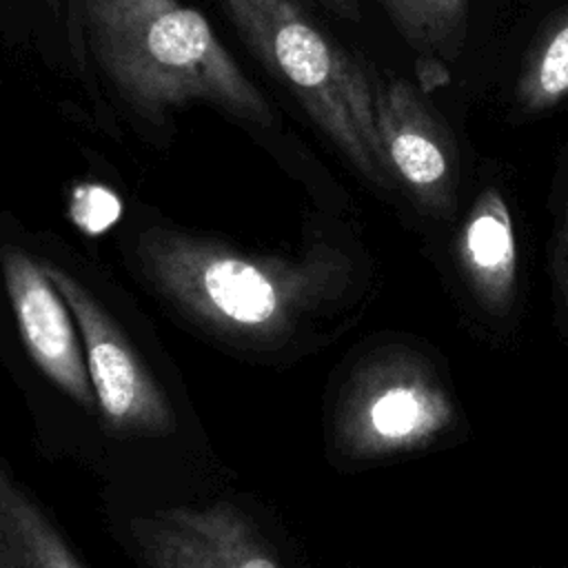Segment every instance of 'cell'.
Masks as SVG:
<instances>
[{
	"mask_svg": "<svg viewBox=\"0 0 568 568\" xmlns=\"http://www.w3.org/2000/svg\"><path fill=\"white\" fill-rule=\"evenodd\" d=\"M135 255L144 275L191 322L244 348L293 346L322 320L351 311L371 286L355 257L331 242L282 260L146 229Z\"/></svg>",
	"mask_w": 568,
	"mask_h": 568,
	"instance_id": "6da1fadb",
	"label": "cell"
},
{
	"mask_svg": "<svg viewBox=\"0 0 568 568\" xmlns=\"http://www.w3.org/2000/svg\"><path fill=\"white\" fill-rule=\"evenodd\" d=\"M87 44L118 98L142 120L162 124L195 102L271 126L262 91L184 0H80Z\"/></svg>",
	"mask_w": 568,
	"mask_h": 568,
	"instance_id": "7a4b0ae2",
	"label": "cell"
},
{
	"mask_svg": "<svg viewBox=\"0 0 568 568\" xmlns=\"http://www.w3.org/2000/svg\"><path fill=\"white\" fill-rule=\"evenodd\" d=\"M466 433L450 371L424 339L377 335L344 368L331 408V446L342 459H406L448 448Z\"/></svg>",
	"mask_w": 568,
	"mask_h": 568,
	"instance_id": "3957f363",
	"label": "cell"
},
{
	"mask_svg": "<svg viewBox=\"0 0 568 568\" xmlns=\"http://www.w3.org/2000/svg\"><path fill=\"white\" fill-rule=\"evenodd\" d=\"M244 42L297 98L313 124L384 191L395 182L375 120L373 80L295 0H217Z\"/></svg>",
	"mask_w": 568,
	"mask_h": 568,
	"instance_id": "277c9868",
	"label": "cell"
},
{
	"mask_svg": "<svg viewBox=\"0 0 568 568\" xmlns=\"http://www.w3.org/2000/svg\"><path fill=\"white\" fill-rule=\"evenodd\" d=\"M64 297L82 339L98 415L122 437L166 439L180 430L178 413L151 364L106 302L64 264L40 257Z\"/></svg>",
	"mask_w": 568,
	"mask_h": 568,
	"instance_id": "5b68a950",
	"label": "cell"
},
{
	"mask_svg": "<svg viewBox=\"0 0 568 568\" xmlns=\"http://www.w3.org/2000/svg\"><path fill=\"white\" fill-rule=\"evenodd\" d=\"M442 273L468 331L493 346L510 344L526 288L513 209L499 186L479 189L457 213Z\"/></svg>",
	"mask_w": 568,
	"mask_h": 568,
	"instance_id": "8992f818",
	"label": "cell"
},
{
	"mask_svg": "<svg viewBox=\"0 0 568 568\" xmlns=\"http://www.w3.org/2000/svg\"><path fill=\"white\" fill-rule=\"evenodd\" d=\"M377 133L395 182L430 222L459 213V153L448 126L408 80H373Z\"/></svg>",
	"mask_w": 568,
	"mask_h": 568,
	"instance_id": "52a82bcc",
	"label": "cell"
},
{
	"mask_svg": "<svg viewBox=\"0 0 568 568\" xmlns=\"http://www.w3.org/2000/svg\"><path fill=\"white\" fill-rule=\"evenodd\" d=\"M129 537L146 568H284L257 524L224 501L153 508L131 517Z\"/></svg>",
	"mask_w": 568,
	"mask_h": 568,
	"instance_id": "ba28073f",
	"label": "cell"
},
{
	"mask_svg": "<svg viewBox=\"0 0 568 568\" xmlns=\"http://www.w3.org/2000/svg\"><path fill=\"white\" fill-rule=\"evenodd\" d=\"M0 268L13 320L31 362L80 410L95 415L98 402L78 324L40 257L4 244L0 248Z\"/></svg>",
	"mask_w": 568,
	"mask_h": 568,
	"instance_id": "9c48e42d",
	"label": "cell"
},
{
	"mask_svg": "<svg viewBox=\"0 0 568 568\" xmlns=\"http://www.w3.org/2000/svg\"><path fill=\"white\" fill-rule=\"evenodd\" d=\"M0 568H84L55 524L2 459Z\"/></svg>",
	"mask_w": 568,
	"mask_h": 568,
	"instance_id": "30bf717a",
	"label": "cell"
},
{
	"mask_svg": "<svg viewBox=\"0 0 568 568\" xmlns=\"http://www.w3.org/2000/svg\"><path fill=\"white\" fill-rule=\"evenodd\" d=\"M568 98V7L539 31L519 69L517 106L541 113Z\"/></svg>",
	"mask_w": 568,
	"mask_h": 568,
	"instance_id": "8fae6325",
	"label": "cell"
},
{
	"mask_svg": "<svg viewBox=\"0 0 568 568\" xmlns=\"http://www.w3.org/2000/svg\"><path fill=\"white\" fill-rule=\"evenodd\" d=\"M470 0H426L428 55L453 60L466 36Z\"/></svg>",
	"mask_w": 568,
	"mask_h": 568,
	"instance_id": "7c38bea8",
	"label": "cell"
},
{
	"mask_svg": "<svg viewBox=\"0 0 568 568\" xmlns=\"http://www.w3.org/2000/svg\"><path fill=\"white\" fill-rule=\"evenodd\" d=\"M548 280L552 302V326L568 346V195L557 213L555 233L548 251Z\"/></svg>",
	"mask_w": 568,
	"mask_h": 568,
	"instance_id": "4fadbf2b",
	"label": "cell"
},
{
	"mask_svg": "<svg viewBox=\"0 0 568 568\" xmlns=\"http://www.w3.org/2000/svg\"><path fill=\"white\" fill-rule=\"evenodd\" d=\"M397 31L413 49L428 55L426 42V0H379Z\"/></svg>",
	"mask_w": 568,
	"mask_h": 568,
	"instance_id": "5bb4252c",
	"label": "cell"
},
{
	"mask_svg": "<svg viewBox=\"0 0 568 568\" xmlns=\"http://www.w3.org/2000/svg\"><path fill=\"white\" fill-rule=\"evenodd\" d=\"M326 9H331L333 13H337L339 18H346L351 22H357L362 11H359V4L357 0H320Z\"/></svg>",
	"mask_w": 568,
	"mask_h": 568,
	"instance_id": "9a60e30c",
	"label": "cell"
},
{
	"mask_svg": "<svg viewBox=\"0 0 568 568\" xmlns=\"http://www.w3.org/2000/svg\"><path fill=\"white\" fill-rule=\"evenodd\" d=\"M44 2H49V4H53V7H55V4H58V2H62V0H44Z\"/></svg>",
	"mask_w": 568,
	"mask_h": 568,
	"instance_id": "2e32d148",
	"label": "cell"
}]
</instances>
